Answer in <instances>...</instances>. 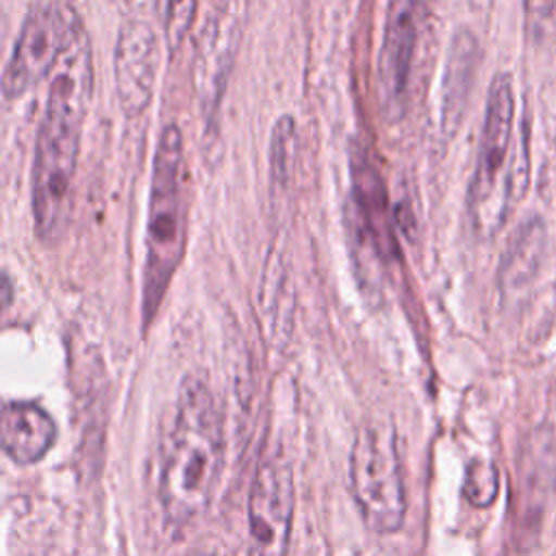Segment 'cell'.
<instances>
[{"instance_id": "cell-1", "label": "cell", "mask_w": 556, "mask_h": 556, "mask_svg": "<svg viewBox=\"0 0 556 556\" xmlns=\"http://www.w3.org/2000/svg\"><path fill=\"white\" fill-rule=\"evenodd\" d=\"M50 76L33 159V222L46 241L59 239L70 219L80 137L91 100L93 59L83 22Z\"/></svg>"}, {"instance_id": "cell-2", "label": "cell", "mask_w": 556, "mask_h": 556, "mask_svg": "<svg viewBox=\"0 0 556 556\" xmlns=\"http://www.w3.org/2000/svg\"><path fill=\"white\" fill-rule=\"evenodd\" d=\"M222 465V410L206 380L187 376L159 454V502L169 523H189L208 506Z\"/></svg>"}, {"instance_id": "cell-3", "label": "cell", "mask_w": 556, "mask_h": 556, "mask_svg": "<svg viewBox=\"0 0 556 556\" xmlns=\"http://www.w3.org/2000/svg\"><path fill=\"white\" fill-rule=\"evenodd\" d=\"M528 180L523 139L515 135V91L508 74L489 87L480 148L467 193V211L478 237H493L506 224Z\"/></svg>"}, {"instance_id": "cell-4", "label": "cell", "mask_w": 556, "mask_h": 556, "mask_svg": "<svg viewBox=\"0 0 556 556\" xmlns=\"http://www.w3.org/2000/svg\"><path fill=\"white\" fill-rule=\"evenodd\" d=\"M185 239V146L180 128L176 124H167L159 135L148 202L146 261L141 274V311L146 326L156 315L180 265Z\"/></svg>"}, {"instance_id": "cell-5", "label": "cell", "mask_w": 556, "mask_h": 556, "mask_svg": "<svg viewBox=\"0 0 556 556\" xmlns=\"http://www.w3.org/2000/svg\"><path fill=\"white\" fill-rule=\"evenodd\" d=\"M350 493L371 532H397L406 517L397 437L391 421L361 426L350 452Z\"/></svg>"}, {"instance_id": "cell-6", "label": "cell", "mask_w": 556, "mask_h": 556, "mask_svg": "<svg viewBox=\"0 0 556 556\" xmlns=\"http://www.w3.org/2000/svg\"><path fill=\"white\" fill-rule=\"evenodd\" d=\"M80 22L76 9L65 0H50L28 11L2 74L7 100L22 98L54 70Z\"/></svg>"}, {"instance_id": "cell-7", "label": "cell", "mask_w": 556, "mask_h": 556, "mask_svg": "<svg viewBox=\"0 0 556 556\" xmlns=\"http://www.w3.org/2000/svg\"><path fill=\"white\" fill-rule=\"evenodd\" d=\"M295 508L293 469L282 456L258 465L248 500L250 556H285Z\"/></svg>"}, {"instance_id": "cell-8", "label": "cell", "mask_w": 556, "mask_h": 556, "mask_svg": "<svg viewBox=\"0 0 556 556\" xmlns=\"http://www.w3.org/2000/svg\"><path fill=\"white\" fill-rule=\"evenodd\" d=\"M421 0H389L378 56V89L387 115H402L408 98L415 46L419 37Z\"/></svg>"}, {"instance_id": "cell-9", "label": "cell", "mask_w": 556, "mask_h": 556, "mask_svg": "<svg viewBox=\"0 0 556 556\" xmlns=\"http://www.w3.org/2000/svg\"><path fill=\"white\" fill-rule=\"evenodd\" d=\"M113 70L122 111L128 117L141 115L152 100L159 70L156 37L146 22H128L119 30Z\"/></svg>"}, {"instance_id": "cell-10", "label": "cell", "mask_w": 556, "mask_h": 556, "mask_svg": "<svg viewBox=\"0 0 556 556\" xmlns=\"http://www.w3.org/2000/svg\"><path fill=\"white\" fill-rule=\"evenodd\" d=\"M56 439L54 419L35 402H7L0 415V441L9 458L33 465Z\"/></svg>"}, {"instance_id": "cell-11", "label": "cell", "mask_w": 556, "mask_h": 556, "mask_svg": "<svg viewBox=\"0 0 556 556\" xmlns=\"http://www.w3.org/2000/svg\"><path fill=\"white\" fill-rule=\"evenodd\" d=\"M352 180L358 195V211L365 219L367 230L371 232L374 241L382 250H391V228H389V213H387V198L384 187L380 182V176L371 161L367 159V152H361V156L352 159Z\"/></svg>"}, {"instance_id": "cell-12", "label": "cell", "mask_w": 556, "mask_h": 556, "mask_svg": "<svg viewBox=\"0 0 556 556\" xmlns=\"http://www.w3.org/2000/svg\"><path fill=\"white\" fill-rule=\"evenodd\" d=\"M541 241L543 235L539 230V224H526L508 248V256L502 265V278H508L513 285L530 278L541 256Z\"/></svg>"}, {"instance_id": "cell-13", "label": "cell", "mask_w": 556, "mask_h": 556, "mask_svg": "<svg viewBox=\"0 0 556 556\" xmlns=\"http://www.w3.org/2000/svg\"><path fill=\"white\" fill-rule=\"evenodd\" d=\"M295 124L291 115H285L276 122L271 132V148H269V165H271V180L287 185L293 176L295 165Z\"/></svg>"}, {"instance_id": "cell-14", "label": "cell", "mask_w": 556, "mask_h": 556, "mask_svg": "<svg viewBox=\"0 0 556 556\" xmlns=\"http://www.w3.org/2000/svg\"><path fill=\"white\" fill-rule=\"evenodd\" d=\"M465 497L473 506H489L497 495V469L489 460H473L465 476Z\"/></svg>"}, {"instance_id": "cell-15", "label": "cell", "mask_w": 556, "mask_h": 556, "mask_svg": "<svg viewBox=\"0 0 556 556\" xmlns=\"http://www.w3.org/2000/svg\"><path fill=\"white\" fill-rule=\"evenodd\" d=\"M198 0H165V39L172 50L180 48L195 17Z\"/></svg>"}, {"instance_id": "cell-16", "label": "cell", "mask_w": 556, "mask_h": 556, "mask_svg": "<svg viewBox=\"0 0 556 556\" xmlns=\"http://www.w3.org/2000/svg\"><path fill=\"white\" fill-rule=\"evenodd\" d=\"M526 30L534 41L556 37V0H523Z\"/></svg>"}]
</instances>
